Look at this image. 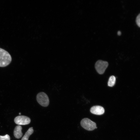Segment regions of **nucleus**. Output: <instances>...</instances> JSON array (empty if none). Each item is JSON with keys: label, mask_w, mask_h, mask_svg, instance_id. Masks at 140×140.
<instances>
[{"label": "nucleus", "mask_w": 140, "mask_h": 140, "mask_svg": "<svg viewBox=\"0 0 140 140\" xmlns=\"http://www.w3.org/2000/svg\"><path fill=\"white\" fill-rule=\"evenodd\" d=\"M11 60V57L9 52L0 48V67H4L8 66Z\"/></svg>", "instance_id": "f257e3e1"}, {"label": "nucleus", "mask_w": 140, "mask_h": 140, "mask_svg": "<svg viewBox=\"0 0 140 140\" xmlns=\"http://www.w3.org/2000/svg\"><path fill=\"white\" fill-rule=\"evenodd\" d=\"M80 124L83 128L87 130L92 131L97 128L96 123L87 118L82 119Z\"/></svg>", "instance_id": "f03ea898"}, {"label": "nucleus", "mask_w": 140, "mask_h": 140, "mask_svg": "<svg viewBox=\"0 0 140 140\" xmlns=\"http://www.w3.org/2000/svg\"><path fill=\"white\" fill-rule=\"evenodd\" d=\"M36 99L38 103L44 107L47 106L49 103V100L47 95L43 92L39 93L37 95Z\"/></svg>", "instance_id": "7ed1b4c3"}, {"label": "nucleus", "mask_w": 140, "mask_h": 140, "mask_svg": "<svg viewBox=\"0 0 140 140\" xmlns=\"http://www.w3.org/2000/svg\"><path fill=\"white\" fill-rule=\"evenodd\" d=\"M108 65L107 62L99 60L96 62L95 67L97 72L100 74H102L104 72Z\"/></svg>", "instance_id": "20e7f679"}, {"label": "nucleus", "mask_w": 140, "mask_h": 140, "mask_svg": "<svg viewBox=\"0 0 140 140\" xmlns=\"http://www.w3.org/2000/svg\"><path fill=\"white\" fill-rule=\"evenodd\" d=\"M15 123L19 125H25L29 124L31 122L30 118L24 116H19L14 119Z\"/></svg>", "instance_id": "39448f33"}, {"label": "nucleus", "mask_w": 140, "mask_h": 140, "mask_svg": "<svg viewBox=\"0 0 140 140\" xmlns=\"http://www.w3.org/2000/svg\"><path fill=\"white\" fill-rule=\"evenodd\" d=\"M90 111L92 113L98 115L103 114L105 111L104 108L100 106H93L91 108Z\"/></svg>", "instance_id": "423d86ee"}, {"label": "nucleus", "mask_w": 140, "mask_h": 140, "mask_svg": "<svg viewBox=\"0 0 140 140\" xmlns=\"http://www.w3.org/2000/svg\"><path fill=\"white\" fill-rule=\"evenodd\" d=\"M22 128L20 125L17 126L14 130L13 133L14 136L17 138H20L23 135L22 132Z\"/></svg>", "instance_id": "0eeeda50"}, {"label": "nucleus", "mask_w": 140, "mask_h": 140, "mask_svg": "<svg viewBox=\"0 0 140 140\" xmlns=\"http://www.w3.org/2000/svg\"><path fill=\"white\" fill-rule=\"evenodd\" d=\"M33 131L34 130L32 127L29 128L22 138L21 140H28L29 136L33 134Z\"/></svg>", "instance_id": "6e6552de"}, {"label": "nucleus", "mask_w": 140, "mask_h": 140, "mask_svg": "<svg viewBox=\"0 0 140 140\" xmlns=\"http://www.w3.org/2000/svg\"><path fill=\"white\" fill-rule=\"evenodd\" d=\"M116 81V78L115 76L112 75L109 78L108 83V86L109 87H113L115 84Z\"/></svg>", "instance_id": "1a4fd4ad"}, {"label": "nucleus", "mask_w": 140, "mask_h": 140, "mask_svg": "<svg viewBox=\"0 0 140 140\" xmlns=\"http://www.w3.org/2000/svg\"><path fill=\"white\" fill-rule=\"evenodd\" d=\"M0 140H10V137L7 134L4 136H0Z\"/></svg>", "instance_id": "9d476101"}, {"label": "nucleus", "mask_w": 140, "mask_h": 140, "mask_svg": "<svg viewBox=\"0 0 140 140\" xmlns=\"http://www.w3.org/2000/svg\"><path fill=\"white\" fill-rule=\"evenodd\" d=\"M136 24L139 27H140V13L137 16L136 19Z\"/></svg>", "instance_id": "9b49d317"}, {"label": "nucleus", "mask_w": 140, "mask_h": 140, "mask_svg": "<svg viewBox=\"0 0 140 140\" xmlns=\"http://www.w3.org/2000/svg\"><path fill=\"white\" fill-rule=\"evenodd\" d=\"M121 34V32L120 31H118L117 32V34L118 35H120Z\"/></svg>", "instance_id": "f8f14e48"}, {"label": "nucleus", "mask_w": 140, "mask_h": 140, "mask_svg": "<svg viewBox=\"0 0 140 140\" xmlns=\"http://www.w3.org/2000/svg\"><path fill=\"white\" fill-rule=\"evenodd\" d=\"M19 114L20 115V114H21V113H19Z\"/></svg>", "instance_id": "ddd939ff"}]
</instances>
